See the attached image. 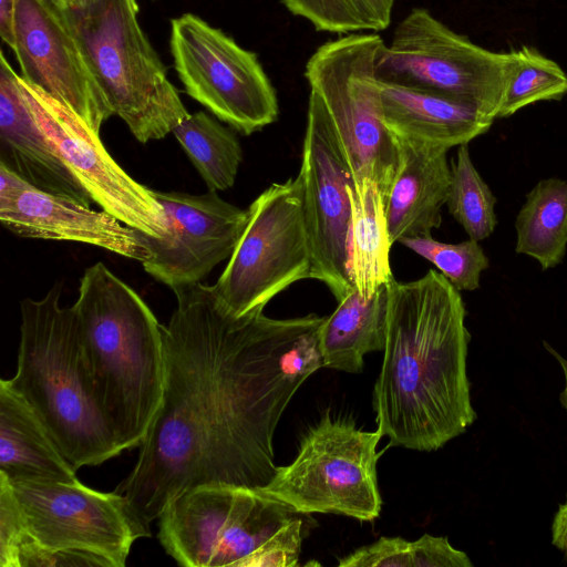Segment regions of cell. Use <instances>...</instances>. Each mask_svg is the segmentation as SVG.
<instances>
[{
	"instance_id": "cell-35",
	"label": "cell",
	"mask_w": 567,
	"mask_h": 567,
	"mask_svg": "<svg viewBox=\"0 0 567 567\" xmlns=\"http://www.w3.org/2000/svg\"><path fill=\"white\" fill-rule=\"evenodd\" d=\"M551 543L567 556V497L559 505L551 523Z\"/></svg>"
},
{
	"instance_id": "cell-3",
	"label": "cell",
	"mask_w": 567,
	"mask_h": 567,
	"mask_svg": "<svg viewBox=\"0 0 567 567\" xmlns=\"http://www.w3.org/2000/svg\"><path fill=\"white\" fill-rule=\"evenodd\" d=\"M73 306L101 412L122 451L140 446L163 396L164 326L103 262L85 269Z\"/></svg>"
},
{
	"instance_id": "cell-15",
	"label": "cell",
	"mask_w": 567,
	"mask_h": 567,
	"mask_svg": "<svg viewBox=\"0 0 567 567\" xmlns=\"http://www.w3.org/2000/svg\"><path fill=\"white\" fill-rule=\"evenodd\" d=\"M166 217V233L153 237L137 230L150 257L144 270L172 290L202 282L231 256L247 223L244 210L216 192L190 195L153 190Z\"/></svg>"
},
{
	"instance_id": "cell-29",
	"label": "cell",
	"mask_w": 567,
	"mask_h": 567,
	"mask_svg": "<svg viewBox=\"0 0 567 567\" xmlns=\"http://www.w3.org/2000/svg\"><path fill=\"white\" fill-rule=\"evenodd\" d=\"M295 16L316 30L350 34L378 32L391 23L395 0H280Z\"/></svg>"
},
{
	"instance_id": "cell-24",
	"label": "cell",
	"mask_w": 567,
	"mask_h": 567,
	"mask_svg": "<svg viewBox=\"0 0 567 567\" xmlns=\"http://www.w3.org/2000/svg\"><path fill=\"white\" fill-rule=\"evenodd\" d=\"M515 228L517 254L533 257L543 270L559 265L567 251V181H539L526 195Z\"/></svg>"
},
{
	"instance_id": "cell-30",
	"label": "cell",
	"mask_w": 567,
	"mask_h": 567,
	"mask_svg": "<svg viewBox=\"0 0 567 567\" xmlns=\"http://www.w3.org/2000/svg\"><path fill=\"white\" fill-rule=\"evenodd\" d=\"M399 243L433 264L458 291L480 288L481 274L489 266L478 241L471 238L447 244L424 236L402 238Z\"/></svg>"
},
{
	"instance_id": "cell-8",
	"label": "cell",
	"mask_w": 567,
	"mask_h": 567,
	"mask_svg": "<svg viewBox=\"0 0 567 567\" xmlns=\"http://www.w3.org/2000/svg\"><path fill=\"white\" fill-rule=\"evenodd\" d=\"M31 537L58 566L124 567L132 545L151 536L127 498L75 482L9 481Z\"/></svg>"
},
{
	"instance_id": "cell-28",
	"label": "cell",
	"mask_w": 567,
	"mask_h": 567,
	"mask_svg": "<svg viewBox=\"0 0 567 567\" xmlns=\"http://www.w3.org/2000/svg\"><path fill=\"white\" fill-rule=\"evenodd\" d=\"M514 63L497 118L508 117L539 101L567 94V74L553 60L530 47L513 50Z\"/></svg>"
},
{
	"instance_id": "cell-19",
	"label": "cell",
	"mask_w": 567,
	"mask_h": 567,
	"mask_svg": "<svg viewBox=\"0 0 567 567\" xmlns=\"http://www.w3.org/2000/svg\"><path fill=\"white\" fill-rule=\"evenodd\" d=\"M380 99L383 122L399 142L450 150L468 144L494 122L475 104L433 91L380 82Z\"/></svg>"
},
{
	"instance_id": "cell-18",
	"label": "cell",
	"mask_w": 567,
	"mask_h": 567,
	"mask_svg": "<svg viewBox=\"0 0 567 567\" xmlns=\"http://www.w3.org/2000/svg\"><path fill=\"white\" fill-rule=\"evenodd\" d=\"M0 162L33 187L91 207L90 194L70 172L35 121L19 75L0 54Z\"/></svg>"
},
{
	"instance_id": "cell-20",
	"label": "cell",
	"mask_w": 567,
	"mask_h": 567,
	"mask_svg": "<svg viewBox=\"0 0 567 567\" xmlns=\"http://www.w3.org/2000/svg\"><path fill=\"white\" fill-rule=\"evenodd\" d=\"M399 144V166L384 197L392 245L402 238L431 236L432 230L441 226V209L446 204L451 182L449 150L408 142Z\"/></svg>"
},
{
	"instance_id": "cell-34",
	"label": "cell",
	"mask_w": 567,
	"mask_h": 567,
	"mask_svg": "<svg viewBox=\"0 0 567 567\" xmlns=\"http://www.w3.org/2000/svg\"><path fill=\"white\" fill-rule=\"evenodd\" d=\"M17 0H0V35L12 50L14 48V16Z\"/></svg>"
},
{
	"instance_id": "cell-36",
	"label": "cell",
	"mask_w": 567,
	"mask_h": 567,
	"mask_svg": "<svg viewBox=\"0 0 567 567\" xmlns=\"http://www.w3.org/2000/svg\"><path fill=\"white\" fill-rule=\"evenodd\" d=\"M544 346L548 352H550L555 359L558 361L563 369V373L565 377V388L559 395V401L564 409L567 412V359H565L561 354H559L556 350H554L547 342H544Z\"/></svg>"
},
{
	"instance_id": "cell-26",
	"label": "cell",
	"mask_w": 567,
	"mask_h": 567,
	"mask_svg": "<svg viewBox=\"0 0 567 567\" xmlns=\"http://www.w3.org/2000/svg\"><path fill=\"white\" fill-rule=\"evenodd\" d=\"M339 567H473L466 553L446 537L424 534L415 540L382 536L339 558Z\"/></svg>"
},
{
	"instance_id": "cell-5",
	"label": "cell",
	"mask_w": 567,
	"mask_h": 567,
	"mask_svg": "<svg viewBox=\"0 0 567 567\" xmlns=\"http://www.w3.org/2000/svg\"><path fill=\"white\" fill-rule=\"evenodd\" d=\"M78 41L112 112L141 143L189 113L137 20L135 0H50Z\"/></svg>"
},
{
	"instance_id": "cell-33",
	"label": "cell",
	"mask_w": 567,
	"mask_h": 567,
	"mask_svg": "<svg viewBox=\"0 0 567 567\" xmlns=\"http://www.w3.org/2000/svg\"><path fill=\"white\" fill-rule=\"evenodd\" d=\"M32 185L0 162V204L11 200Z\"/></svg>"
},
{
	"instance_id": "cell-13",
	"label": "cell",
	"mask_w": 567,
	"mask_h": 567,
	"mask_svg": "<svg viewBox=\"0 0 567 567\" xmlns=\"http://www.w3.org/2000/svg\"><path fill=\"white\" fill-rule=\"evenodd\" d=\"M27 103L78 182L102 210L153 237L166 233V217L150 189L133 179L109 154L100 133L74 111L19 75Z\"/></svg>"
},
{
	"instance_id": "cell-11",
	"label": "cell",
	"mask_w": 567,
	"mask_h": 567,
	"mask_svg": "<svg viewBox=\"0 0 567 567\" xmlns=\"http://www.w3.org/2000/svg\"><path fill=\"white\" fill-rule=\"evenodd\" d=\"M298 515L258 488L207 484L182 493L163 509L157 537L181 566L238 567Z\"/></svg>"
},
{
	"instance_id": "cell-2",
	"label": "cell",
	"mask_w": 567,
	"mask_h": 567,
	"mask_svg": "<svg viewBox=\"0 0 567 567\" xmlns=\"http://www.w3.org/2000/svg\"><path fill=\"white\" fill-rule=\"evenodd\" d=\"M388 287L383 361L373 389L389 446L433 452L476 420L466 358L471 334L460 291L439 271Z\"/></svg>"
},
{
	"instance_id": "cell-6",
	"label": "cell",
	"mask_w": 567,
	"mask_h": 567,
	"mask_svg": "<svg viewBox=\"0 0 567 567\" xmlns=\"http://www.w3.org/2000/svg\"><path fill=\"white\" fill-rule=\"evenodd\" d=\"M377 33H350L321 44L305 76L350 171L352 187L375 184L383 198L395 176L400 144L386 128L377 62L384 47Z\"/></svg>"
},
{
	"instance_id": "cell-32",
	"label": "cell",
	"mask_w": 567,
	"mask_h": 567,
	"mask_svg": "<svg viewBox=\"0 0 567 567\" xmlns=\"http://www.w3.org/2000/svg\"><path fill=\"white\" fill-rule=\"evenodd\" d=\"M29 532L11 484L0 473V566L17 567L18 553Z\"/></svg>"
},
{
	"instance_id": "cell-16",
	"label": "cell",
	"mask_w": 567,
	"mask_h": 567,
	"mask_svg": "<svg viewBox=\"0 0 567 567\" xmlns=\"http://www.w3.org/2000/svg\"><path fill=\"white\" fill-rule=\"evenodd\" d=\"M21 78L100 133L113 114L86 59L50 0H17L14 48Z\"/></svg>"
},
{
	"instance_id": "cell-22",
	"label": "cell",
	"mask_w": 567,
	"mask_h": 567,
	"mask_svg": "<svg viewBox=\"0 0 567 567\" xmlns=\"http://www.w3.org/2000/svg\"><path fill=\"white\" fill-rule=\"evenodd\" d=\"M386 319V285L368 298L352 288L319 328L323 368L360 373L364 354L384 349Z\"/></svg>"
},
{
	"instance_id": "cell-7",
	"label": "cell",
	"mask_w": 567,
	"mask_h": 567,
	"mask_svg": "<svg viewBox=\"0 0 567 567\" xmlns=\"http://www.w3.org/2000/svg\"><path fill=\"white\" fill-rule=\"evenodd\" d=\"M381 437L379 430L362 431L350 420L326 413L302 436L292 463L278 466L272 480L258 489L302 515L373 522L382 506L377 472Z\"/></svg>"
},
{
	"instance_id": "cell-12",
	"label": "cell",
	"mask_w": 567,
	"mask_h": 567,
	"mask_svg": "<svg viewBox=\"0 0 567 567\" xmlns=\"http://www.w3.org/2000/svg\"><path fill=\"white\" fill-rule=\"evenodd\" d=\"M169 48L185 92L243 135L274 123L276 91L257 55L194 13L171 21Z\"/></svg>"
},
{
	"instance_id": "cell-10",
	"label": "cell",
	"mask_w": 567,
	"mask_h": 567,
	"mask_svg": "<svg viewBox=\"0 0 567 567\" xmlns=\"http://www.w3.org/2000/svg\"><path fill=\"white\" fill-rule=\"evenodd\" d=\"M513 63V50H486L451 30L429 10L414 8L384 44L377 78L465 100L495 120Z\"/></svg>"
},
{
	"instance_id": "cell-17",
	"label": "cell",
	"mask_w": 567,
	"mask_h": 567,
	"mask_svg": "<svg viewBox=\"0 0 567 567\" xmlns=\"http://www.w3.org/2000/svg\"><path fill=\"white\" fill-rule=\"evenodd\" d=\"M0 221L4 228L24 238L92 245L141 262L150 257L137 229L105 210H93L76 200L33 186L0 204Z\"/></svg>"
},
{
	"instance_id": "cell-21",
	"label": "cell",
	"mask_w": 567,
	"mask_h": 567,
	"mask_svg": "<svg viewBox=\"0 0 567 567\" xmlns=\"http://www.w3.org/2000/svg\"><path fill=\"white\" fill-rule=\"evenodd\" d=\"M65 458L30 403L0 380V473L9 481L75 482Z\"/></svg>"
},
{
	"instance_id": "cell-1",
	"label": "cell",
	"mask_w": 567,
	"mask_h": 567,
	"mask_svg": "<svg viewBox=\"0 0 567 567\" xmlns=\"http://www.w3.org/2000/svg\"><path fill=\"white\" fill-rule=\"evenodd\" d=\"M163 329L164 390L137 462L116 489L147 524L207 484L261 488L275 476L274 435L301 384L323 367L310 313L230 315L213 286L173 290Z\"/></svg>"
},
{
	"instance_id": "cell-9",
	"label": "cell",
	"mask_w": 567,
	"mask_h": 567,
	"mask_svg": "<svg viewBox=\"0 0 567 567\" xmlns=\"http://www.w3.org/2000/svg\"><path fill=\"white\" fill-rule=\"evenodd\" d=\"M298 174L274 183L248 207L246 227L213 286L221 306L241 317L292 284L311 278L312 252Z\"/></svg>"
},
{
	"instance_id": "cell-23",
	"label": "cell",
	"mask_w": 567,
	"mask_h": 567,
	"mask_svg": "<svg viewBox=\"0 0 567 567\" xmlns=\"http://www.w3.org/2000/svg\"><path fill=\"white\" fill-rule=\"evenodd\" d=\"M352 186L350 276L358 292L368 298L393 279L389 259L392 244L379 187L368 182Z\"/></svg>"
},
{
	"instance_id": "cell-4",
	"label": "cell",
	"mask_w": 567,
	"mask_h": 567,
	"mask_svg": "<svg viewBox=\"0 0 567 567\" xmlns=\"http://www.w3.org/2000/svg\"><path fill=\"white\" fill-rule=\"evenodd\" d=\"M62 286L21 301L17 371L9 379L35 410L62 454L79 470L123 452L95 399L74 306L62 307Z\"/></svg>"
},
{
	"instance_id": "cell-14",
	"label": "cell",
	"mask_w": 567,
	"mask_h": 567,
	"mask_svg": "<svg viewBox=\"0 0 567 567\" xmlns=\"http://www.w3.org/2000/svg\"><path fill=\"white\" fill-rule=\"evenodd\" d=\"M299 175L312 252L311 278L324 284L339 302L354 288L350 276L353 185L347 162L323 112L308 101Z\"/></svg>"
},
{
	"instance_id": "cell-31",
	"label": "cell",
	"mask_w": 567,
	"mask_h": 567,
	"mask_svg": "<svg viewBox=\"0 0 567 567\" xmlns=\"http://www.w3.org/2000/svg\"><path fill=\"white\" fill-rule=\"evenodd\" d=\"M303 519L298 515L276 530L238 567H296L306 536Z\"/></svg>"
},
{
	"instance_id": "cell-25",
	"label": "cell",
	"mask_w": 567,
	"mask_h": 567,
	"mask_svg": "<svg viewBox=\"0 0 567 567\" xmlns=\"http://www.w3.org/2000/svg\"><path fill=\"white\" fill-rule=\"evenodd\" d=\"M212 192L230 188L243 150L233 130L209 114H189L172 132Z\"/></svg>"
},
{
	"instance_id": "cell-27",
	"label": "cell",
	"mask_w": 567,
	"mask_h": 567,
	"mask_svg": "<svg viewBox=\"0 0 567 567\" xmlns=\"http://www.w3.org/2000/svg\"><path fill=\"white\" fill-rule=\"evenodd\" d=\"M451 182L446 198L449 213L463 226L471 239L492 235L497 218L496 197L475 168L467 144L458 146L451 163Z\"/></svg>"
}]
</instances>
